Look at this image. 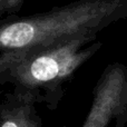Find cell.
Returning a JSON list of instances; mask_svg holds the SVG:
<instances>
[{
    "mask_svg": "<svg viewBox=\"0 0 127 127\" xmlns=\"http://www.w3.org/2000/svg\"><path fill=\"white\" fill-rule=\"evenodd\" d=\"M25 0H3L2 4V15L13 16L21 10Z\"/></svg>",
    "mask_w": 127,
    "mask_h": 127,
    "instance_id": "obj_5",
    "label": "cell"
},
{
    "mask_svg": "<svg viewBox=\"0 0 127 127\" xmlns=\"http://www.w3.org/2000/svg\"><path fill=\"white\" fill-rule=\"evenodd\" d=\"M2 4H3V0H0V17L2 16V12H1V10H2Z\"/></svg>",
    "mask_w": 127,
    "mask_h": 127,
    "instance_id": "obj_6",
    "label": "cell"
},
{
    "mask_svg": "<svg viewBox=\"0 0 127 127\" xmlns=\"http://www.w3.org/2000/svg\"><path fill=\"white\" fill-rule=\"evenodd\" d=\"M116 127L127 123V67L123 64L108 65L93 92V101L81 127Z\"/></svg>",
    "mask_w": 127,
    "mask_h": 127,
    "instance_id": "obj_3",
    "label": "cell"
},
{
    "mask_svg": "<svg viewBox=\"0 0 127 127\" xmlns=\"http://www.w3.org/2000/svg\"><path fill=\"white\" fill-rule=\"evenodd\" d=\"M35 97L20 92H8L0 97V127H42Z\"/></svg>",
    "mask_w": 127,
    "mask_h": 127,
    "instance_id": "obj_4",
    "label": "cell"
},
{
    "mask_svg": "<svg viewBox=\"0 0 127 127\" xmlns=\"http://www.w3.org/2000/svg\"><path fill=\"white\" fill-rule=\"evenodd\" d=\"M96 37H81L50 45L0 53V85L35 97L49 110L58 107L65 85L103 46Z\"/></svg>",
    "mask_w": 127,
    "mask_h": 127,
    "instance_id": "obj_1",
    "label": "cell"
},
{
    "mask_svg": "<svg viewBox=\"0 0 127 127\" xmlns=\"http://www.w3.org/2000/svg\"><path fill=\"white\" fill-rule=\"evenodd\" d=\"M127 18V0H77L46 12L0 21V53L50 45L97 32Z\"/></svg>",
    "mask_w": 127,
    "mask_h": 127,
    "instance_id": "obj_2",
    "label": "cell"
}]
</instances>
